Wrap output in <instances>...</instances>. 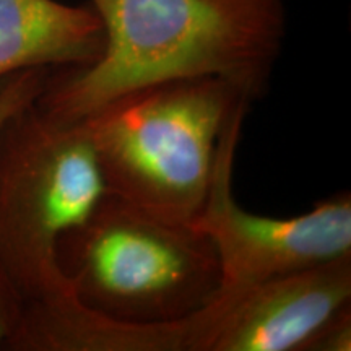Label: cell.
Here are the masks:
<instances>
[{
	"instance_id": "obj_6",
	"label": "cell",
	"mask_w": 351,
	"mask_h": 351,
	"mask_svg": "<svg viewBox=\"0 0 351 351\" xmlns=\"http://www.w3.org/2000/svg\"><path fill=\"white\" fill-rule=\"evenodd\" d=\"M351 306V256L219 291L199 351H309Z\"/></svg>"
},
{
	"instance_id": "obj_2",
	"label": "cell",
	"mask_w": 351,
	"mask_h": 351,
	"mask_svg": "<svg viewBox=\"0 0 351 351\" xmlns=\"http://www.w3.org/2000/svg\"><path fill=\"white\" fill-rule=\"evenodd\" d=\"M247 91L223 78L155 83L127 91L82 119L109 195L192 221L212 184L223 130Z\"/></svg>"
},
{
	"instance_id": "obj_4",
	"label": "cell",
	"mask_w": 351,
	"mask_h": 351,
	"mask_svg": "<svg viewBox=\"0 0 351 351\" xmlns=\"http://www.w3.org/2000/svg\"><path fill=\"white\" fill-rule=\"evenodd\" d=\"M90 132L34 101L0 127V263L26 300L70 293L60 236L106 195Z\"/></svg>"
},
{
	"instance_id": "obj_8",
	"label": "cell",
	"mask_w": 351,
	"mask_h": 351,
	"mask_svg": "<svg viewBox=\"0 0 351 351\" xmlns=\"http://www.w3.org/2000/svg\"><path fill=\"white\" fill-rule=\"evenodd\" d=\"M103 47V21L90 3L0 0V82L28 69L90 65Z\"/></svg>"
},
{
	"instance_id": "obj_5",
	"label": "cell",
	"mask_w": 351,
	"mask_h": 351,
	"mask_svg": "<svg viewBox=\"0 0 351 351\" xmlns=\"http://www.w3.org/2000/svg\"><path fill=\"white\" fill-rule=\"evenodd\" d=\"M249 108L238 109L223 130L208 194L191 221L213 244L221 291L351 256L348 192L315 202L309 212L289 218L247 212L236 202L232 169Z\"/></svg>"
},
{
	"instance_id": "obj_3",
	"label": "cell",
	"mask_w": 351,
	"mask_h": 351,
	"mask_svg": "<svg viewBox=\"0 0 351 351\" xmlns=\"http://www.w3.org/2000/svg\"><path fill=\"white\" fill-rule=\"evenodd\" d=\"M57 265L78 302L138 326L192 317L221 291L217 252L204 232L109 194L60 236Z\"/></svg>"
},
{
	"instance_id": "obj_1",
	"label": "cell",
	"mask_w": 351,
	"mask_h": 351,
	"mask_svg": "<svg viewBox=\"0 0 351 351\" xmlns=\"http://www.w3.org/2000/svg\"><path fill=\"white\" fill-rule=\"evenodd\" d=\"M103 52L52 69L36 104L82 121L116 96L155 83L215 77L263 95L287 34L283 0H88Z\"/></svg>"
},
{
	"instance_id": "obj_11",
	"label": "cell",
	"mask_w": 351,
	"mask_h": 351,
	"mask_svg": "<svg viewBox=\"0 0 351 351\" xmlns=\"http://www.w3.org/2000/svg\"><path fill=\"white\" fill-rule=\"evenodd\" d=\"M351 350V306L335 315L311 345L309 351H350Z\"/></svg>"
},
{
	"instance_id": "obj_9",
	"label": "cell",
	"mask_w": 351,
	"mask_h": 351,
	"mask_svg": "<svg viewBox=\"0 0 351 351\" xmlns=\"http://www.w3.org/2000/svg\"><path fill=\"white\" fill-rule=\"evenodd\" d=\"M51 69H28L0 82V127L41 95Z\"/></svg>"
},
{
	"instance_id": "obj_7",
	"label": "cell",
	"mask_w": 351,
	"mask_h": 351,
	"mask_svg": "<svg viewBox=\"0 0 351 351\" xmlns=\"http://www.w3.org/2000/svg\"><path fill=\"white\" fill-rule=\"evenodd\" d=\"M207 309L179 322L138 326L93 313L73 293L28 300L10 351H197Z\"/></svg>"
},
{
	"instance_id": "obj_10",
	"label": "cell",
	"mask_w": 351,
	"mask_h": 351,
	"mask_svg": "<svg viewBox=\"0 0 351 351\" xmlns=\"http://www.w3.org/2000/svg\"><path fill=\"white\" fill-rule=\"evenodd\" d=\"M26 298L12 275L0 263V348H5L7 341L19 328L23 317Z\"/></svg>"
}]
</instances>
